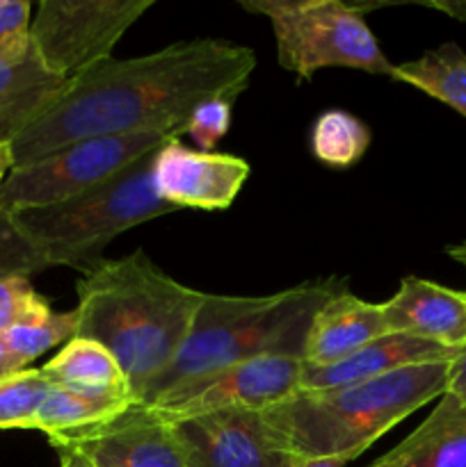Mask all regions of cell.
<instances>
[{
  "label": "cell",
  "mask_w": 466,
  "mask_h": 467,
  "mask_svg": "<svg viewBox=\"0 0 466 467\" xmlns=\"http://www.w3.org/2000/svg\"><path fill=\"white\" fill-rule=\"evenodd\" d=\"M256 68L254 50L222 39L172 44L142 57H110L67 82L12 141L14 169L64 146L110 135H181L204 100H236Z\"/></svg>",
  "instance_id": "1"
},
{
  "label": "cell",
  "mask_w": 466,
  "mask_h": 467,
  "mask_svg": "<svg viewBox=\"0 0 466 467\" xmlns=\"http://www.w3.org/2000/svg\"><path fill=\"white\" fill-rule=\"evenodd\" d=\"M76 290V337L112 351L140 404L185 345L206 292L174 281L142 249L122 260H101Z\"/></svg>",
  "instance_id": "2"
},
{
  "label": "cell",
  "mask_w": 466,
  "mask_h": 467,
  "mask_svg": "<svg viewBox=\"0 0 466 467\" xmlns=\"http://www.w3.org/2000/svg\"><path fill=\"white\" fill-rule=\"evenodd\" d=\"M448 365H414L355 386L297 390L265 409L263 418L297 459L350 463L396 424L446 395Z\"/></svg>",
  "instance_id": "3"
},
{
  "label": "cell",
  "mask_w": 466,
  "mask_h": 467,
  "mask_svg": "<svg viewBox=\"0 0 466 467\" xmlns=\"http://www.w3.org/2000/svg\"><path fill=\"white\" fill-rule=\"evenodd\" d=\"M338 278L302 283L265 296H227L206 292L185 345L163 377L135 406H149L169 388L259 356H302L315 310L338 292Z\"/></svg>",
  "instance_id": "4"
},
{
  "label": "cell",
  "mask_w": 466,
  "mask_h": 467,
  "mask_svg": "<svg viewBox=\"0 0 466 467\" xmlns=\"http://www.w3.org/2000/svg\"><path fill=\"white\" fill-rule=\"evenodd\" d=\"M154 153L132 162L112 181L39 208L12 210L14 226L48 267L64 265L90 272L105 246L122 233L176 213L160 199L154 182Z\"/></svg>",
  "instance_id": "5"
},
{
  "label": "cell",
  "mask_w": 466,
  "mask_h": 467,
  "mask_svg": "<svg viewBox=\"0 0 466 467\" xmlns=\"http://www.w3.org/2000/svg\"><path fill=\"white\" fill-rule=\"evenodd\" d=\"M240 5L268 18L279 64L302 80L332 67L391 76L393 64L356 5L341 0H240Z\"/></svg>",
  "instance_id": "6"
},
{
  "label": "cell",
  "mask_w": 466,
  "mask_h": 467,
  "mask_svg": "<svg viewBox=\"0 0 466 467\" xmlns=\"http://www.w3.org/2000/svg\"><path fill=\"white\" fill-rule=\"evenodd\" d=\"M178 135L142 132L73 141L27 167L9 171L0 190V208L21 210L53 205L94 190L126 171Z\"/></svg>",
  "instance_id": "7"
},
{
  "label": "cell",
  "mask_w": 466,
  "mask_h": 467,
  "mask_svg": "<svg viewBox=\"0 0 466 467\" xmlns=\"http://www.w3.org/2000/svg\"><path fill=\"white\" fill-rule=\"evenodd\" d=\"M154 0H44L32 18L37 57L53 76L71 82L112 57L128 27Z\"/></svg>",
  "instance_id": "8"
},
{
  "label": "cell",
  "mask_w": 466,
  "mask_h": 467,
  "mask_svg": "<svg viewBox=\"0 0 466 467\" xmlns=\"http://www.w3.org/2000/svg\"><path fill=\"white\" fill-rule=\"evenodd\" d=\"M304 363L297 356H259L190 379L142 406L160 422H183L219 410H265L302 388Z\"/></svg>",
  "instance_id": "9"
},
{
  "label": "cell",
  "mask_w": 466,
  "mask_h": 467,
  "mask_svg": "<svg viewBox=\"0 0 466 467\" xmlns=\"http://www.w3.org/2000/svg\"><path fill=\"white\" fill-rule=\"evenodd\" d=\"M187 467H295L263 410H219L169 424Z\"/></svg>",
  "instance_id": "10"
},
{
  "label": "cell",
  "mask_w": 466,
  "mask_h": 467,
  "mask_svg": "<svg viewBox=\"0 0 466 467\" xmlns=\"http://www.w3.org/2000/svg\"><path fill=\"white\" fill-rule=\"evenodd\" d=\"M247 178L249 164L245 158L192 150L178 137L155 150V192L176 210H227Z\"/></svg>",
  "instance_id": "11"
},
{
  "label": "cell",
  "mask_w": 466,
  "mask_h": 467,
  "mask_svg": "<svg viewBox=\"0 0 466 467\" xmlns=\"http://www.w3.org/2000/svg\"><path fill=\"white\" fill-rule=\"evenodd\" d=\"M48 442L50 447H78L96 467H187L174 429L151 418L142 406H131L110 422Z\"/></svg>",
  "instance_id": "12"
},
{
  "label": "cell",
  "mask_w": 466,
  "mask_h": 467,
  "mask_svg": "<svg viewBox=\"0 0 466 467\" xmlns=\"http://www.w3.org/2000/svg\"><path fill=\"white\" fill-rule=\"evenodd\" d=\"M382 306L388 333H405L450 349L466 345V292L405 276Z\"/></svg>",
  "instance_id": "13"
},
{
  "label": "cell",
  "mask_w": 466,
  "mask_h": 467,
  "mask_svg": "<svg viewBox=\"0 0 466 467\" xmlns=\"http://www.w3.org/2000/svg\"><path fill=\"white\" fill-rule=\"evenodd\" d=\"M384 333H388L384 306L370 304L343 290L315 310L300 358L309 369L329 368L356 354Z\"/></svg>",
  "instance_id": "14"
},
{
  "label": "cell",
  "mask_w": 466,
  "mask_h": 467,
  "mask_svg": "<svg viewBox=\"0 0 466 467\" xmlns=\"http://www.w3.org/2000/svg\"><path fill=\"white\" fill-rule=\"evenodd\" d=\"M457 351L460 349H450V347L405 336V333H384L382 337L368 342L356 354L347 356L341 363L320 369L304 368L300 390H327V388L355 386V383L373 381V379L387 377V374L414 368V365L450 363Z\"/></svg>",
  "instance_id": "15"
},
{
  "label": "cell",
  "mask_w": 466,
  "mask_h": 467,
  "mask_svg": "<svg viewBox=\"0 0 466 467\" xmlns=\"http://www.w3.org/2000/svg\"><path fill=\"white\" fill-rule=\"evenodd\" d=\"M368 467H466V406L439 397L432 413Z\"/></svg>",
  "instance_id": "16"
},
{
  "label": "cell",
  "mask_w": 466,
  "mask_h": 467,
  "mask_svg": "<svg viewBox=\"0 0 466 467\" xmlns=\"http://www.w3.org/2000/svg\"><path fill=\"white\" fill-rule=\"evenodd\" d=\"M67 80L53 76L37 57L35 46L26 53L0 55V141H12L30 126Z\"/></svg>",
  "instance_id": "17"
},
{
  "label": "cell",
  "mask_w": 466,
  "mask_h": 467,
  "mask_svg": "<svg viewBox=\"0 0 466 467\" xmlns=\"http://www.w3.org/2000/svg\"><path fill=\"white\" fill-rule=\"evenodd\" d=\"M41 369L58 388L82 395H114L132 400L126 374L112 351L90 337H71Z\"/></svg>",
  "instance_id": "18"
},
{
  "label": "cell",
  "mask_w": 466,
  "mask_h": 467,
  "mask_svg": "<svg viewBox=\"0 0 466 467\" xmlns=\"http://www.w3.org/2000/svg\"><path fill=\"white\" fill-rule=\"evenodd\" d=\"M131 406H135L131 397L82 395V392L53 386V390L37 413L32 429L44 431L48 441H55V438L73 436L78 431L110 422V420L126 413Z\"/></svg>",
  "instance_id": "19"
},
{
  "label": "cell",
  "mask_w": 466,
  "mask_h": 467,
  "mask_svg": "<svg viewBox=\"0 0 466 467\" xmlns=\"http://www.w3.org/2000/svg\"><path fill=\"white\" fill-rule=\"evenodd\" d=\"M391 78L425 91L466 117V53L457 44H441L418 59L397 64Z\"/></svg>",
  "instance_id": "20"
},
{
  "label": "cell",
  "mask_w": 466,
  "mask_h": 467,
  "mask_svg": "<svg viewBox=\"0 0 466 467\" xmlns=\"http://www.w3.org/2000/svg\"><path fill=\"white\" fill-rule=\"evenodd\" d=\"M370 146V130L361 119L345 109L323 112L311 130V150L332 169H350Z\"/></svg>",
  "instance_id": "21"
},
{
  "label": "cell",
  "mask_w": 466,
  "mask_h": 467,
  "mask_svg": "<svg viewBox=\"0 0 466 467\" xmlns=\"http://www.w3.org/2000/svg\"><path fill=\"white\" fill-rule=\"evenodd\" d=\"M78 331V313H50L41 319L18 324L0 336L5 349L21 363V368H30L32 360L39 358L48 349L58 345H67Z\"/></svg>",
  "instance_id": "22"
},
{
  "label": "cell",
  "mask_w": 466,
  "mask_h": 467,
  "mask_svg": "<svg viewBox=\"0 0 466 467\" xmlns=\"http://www.w3.org/2000/svg\"><path fill=\"white\" fill-rule=\"evenodd\" d=\"M53 383L41 368H26L0 379V429H32Z\"/></svg>",
  "instance_id": "23"
},
{
  "label": "cell",
  "mask_w": 466,
  "mask_h": 467,
  "mask_svg": "<svg viewBox=\"0 0 466 467\" xmlns=\"http://www.w3.org/2000/svg\"><path fill=\"white\" fill-rule=\"evenodd\" d=\"M53 313L48 301L32 287L27 276L0 278V336L18 324Z\"/></svg>",
  "instance_id": "24"
},
{
  "label": "cell",
  "mask_w": 466,
  "mask_h": 467,
  "mask_svg": "<svg viewBox=\"0 0 466 467\" xmlns=\"http://www.w3.org/2000/svg\"><path fill=\"white\" fill-rule=\"evenodd\" d=\"M48 269L39 258L30 242L21 235L9 210L0 208V278L3 276H27Z\"/></svg>",
  "instance_id": "25"
},
{
  "label": "cell",
  "mask_w": 466,
  "mask_h": 467,
  "mask_svg": "<svg viewBox=\"0 0 466 467\" xmlns=\"http://www.w3.org/2000/svg\"><path fill=\"white\" fill-rule=\"evenodd\" d=\"M231 108L233 103L227 99L204 100L185 123V132L192 137L199 150L213 153V146L222 140L231 128Z\"/></svg>",
  "instance_id": "26"
},
{
  "label": "cell",
  "mask_w": 466,
  "mask_h": 467,
  "mask_svg": "<svg viewBox=\"0 0 466 467\" xmlns=\"http://www.w3.org/2000/svg\"><path fill=\"white\" fill-rule=\"evenodd\" d=\"M30 12L27 0H0V55H18L32 48Z\"/></svg>",
  "instance_id": "27"
},
{
  "label": "cell",
  "mask_w": 466,
  "mask_h": 467,
  "mask_svg": "<svg viewBox=\"0 0 466 467\" xmlns=\"http://www.w3.org/2000/svg\"><path fill=\"white\" fill-rule=\"evenodd\" d=\"M446 395L455 397L457 401L466 406V345L457 351V356L448 365Z\"/></svg>",
  "instance_id": "28"
},
{
  "label": "cell",
  "mask_w": 466,
  "mask_h": 467,
  "mask_svg": "<svg viewBox=\"0 0 466 467\" xmlns=\"http://www.w3.org/2000/svg\"><path fill=\"white\" fill-rule=\"evenodd\" d=\"M53 450L58 451V456H59V467H96L85 454H82L80 450H78V447L58 445V447H53Z\"/></svg>",
  "instance_id": "29"
},
{
  "label": "cell",
  "mask_w": 466,
  "mask_h": 467,
  "mask_svg": "<svg viewBox=\"0 0 466 467\" xmlns=\"http://www.w3.org/2000/svg\"><path fill=\"white\" fill-rule=\"evenodd\" d=\"M21 369H26V368H21V363H18V360L14 358L7 349H5L3 340H0V379L9 377V374H14V372H21Z\"/></svg>",
  "instance_id": "30"
},
{
  "label": "cell",
  "mask_w": 466,
  "mask_h": 467,
  "mask_svg": "<svg viewBox=\"0 0 466 467\" xmlns=\"http://www.w3.org/2000/svg\"><path fill=\"white\" fill-rule=\"evenodd\" d=\"M14 169L12 162V150H9L7 141H0V190H3L5 178L9 176V171Z\"/></svg>",
  "instance_id": "31"
},
{
  "label": "cell",
  "mask_w": 466,
  "mask_h": 467,
  "mask_svg": "<svg viewBox=\"0 0 466 467\" xmlns=\"http://www.w3.org/2000/svg\"><path fill=\"white\" fill-rule=\"evenodd\" d=\"M429 7H437L441 12L450 14L452 18H460V21H466V3H428Z\"/></svg>",
  "instance_id": "32"
},
{
  "label": "cell",
  "mask_w": 466,
  "mask_h": 467,
  "mask_svg": "<svg viewBox=\"0 0 466 467\" xmlns=\"http://www.w3.org/2000/svg\"><path fill=\"white\" fill-rule=\"evenodd\" d=\"M345 459H300L295 467H345Z\"/></svg>",
  "instance_id": "33"
},
{
  "label": "cell",
  "mask_w": 466,
  "mask_h": 467,
  "mask_svg": "<svg viewBox=\"0 0 466 467\" xmlns=\"http://www.w3.org/2000/svg\"><path fill=\"white\" fill-rule=\"evenodd\" d=\"M446 255L450 260H455L460 267L466 269V242H460V244H452L446 249Z\"/></svg>",
  "instance_id": "34"
}]
</instances>
